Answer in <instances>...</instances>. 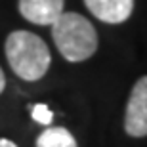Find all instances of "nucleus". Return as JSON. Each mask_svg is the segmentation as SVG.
Masks as SVG:
<instances>
[{"label":"nucleus","mask_w":147,"mask_h":147,"mask_svg":"<svg viewBox=\"0 0 147 147\" xmlns=\"http://www.w3.org/2000/svg\"><path fill=\"white\" fill-rule=\"evenodd\" d=\"M6 59L11 71L27 82L40 80L50 69L52 54L48 44L34 33L13 31L6 38Z\"/></svg>","instance_id":"obj_1"},{"label":"nucleus","mask_w":147,"mask_h":147,"mask_svg":"<svg viewBox=\"0 0 147 147\" xmlns=\"http://www.w3.org/2000/svg\"><path fill=\"white\" fill-rule=\"evenodd\" d=\"M52 38L59 54L71 63L90 59L98 50L96 27L76 11H61L52 23Z\"/></svg>","instance_id":"obj_2"},{"label":"nucleus","mask_w":147,"mask_h":147,"mask_svg":"<svg viewBox=\"0 0 147 147\" xmlns=\"http://www.w3.org/2000/svg\"><path fill=\"white\" fill-rule=\"evenodd\" d=\"M124 132L132 138L147 136V76L138 78L132 86L124 111Z\"/></svg>","instance_id":"obj_3"},{"label":"nucleus","mask_w":147,"mask_h":147,"mask_svg":"<svg viewBox=\"0 0 147 147\" xmlns=\"http://www.w3.org/2000/svg\"><path fill=\"white\" fill-rule=\"evenodd\" d=\"M65 0H19L17 8L27 21L34 25H52L61 16Z\"/></svg>","instance_id":"obj_4"},{"label":"nucleus","mask_w":147,"mask_h":147,"mask_svg":"<svg viewBox=\"0 0 147 147\" xmlns=\"http://www.w3.org/2000/svg\"><path fill=\"white\" fill-rule=\"evenodd\" d=\"M84 4L94 17L109 25L124 23L134 11V0H84Z\"/></svg>","instance_id":"obj_5"},{"label":"nucleus","mask_w":147,"mask_h":147,"mask_svg":"<svg viewBox=\"0 0 147 147\" xmlns=\"http://www.w3.org/2000/svg\"><path fill=\"white\" fill-rule=\"evenodd\" d=\"M36 147H76V140L63 126H50L36 138Z\"/></svg>","instance_id":"obj_6"},{"label":"nucleus","mask_w":147,"mask_h":147,"mask_svg":"<svg viewBox=\"0 0 147 147\" xmlns=\"http://www.w3.org/2000/svg\"><path fill=\"white\" fill-rule=\"evenodd\" d=\"M31 117H33L34 122L44 124V126L52 124V120H54V113H52V109H50L46 103H34V105H31Z\"/></svg>","instance_id":"obj_7"},{"label":"nucleus","mask_w":147,"mask_h":147,"mask_svg":"<svg viewBox=\"0 0 147 147\" xmlns=\"http://www.w3.org/2000/svg\"><path fill=\"white\" fill-rule=\"evenodd\" d=\"M0 147H17V143H13L11 140H6V138H0Z\"/></svg>","instance_id":"obj_8"},{"label":"nucleus","mask_w":147,"mask_h":147,"mask_svg":"<svg viewBox=\"0 0 147 147\" xmlns=\"http://www.w3.org/2000/svg\"><path fill=\"white\" fill-rule=\"evenodd\" d=\"M4 88H6V75L2 71V67H0V94L4 92Z\"/></svg>","instance_id":"obj_9"}]
</instances>
